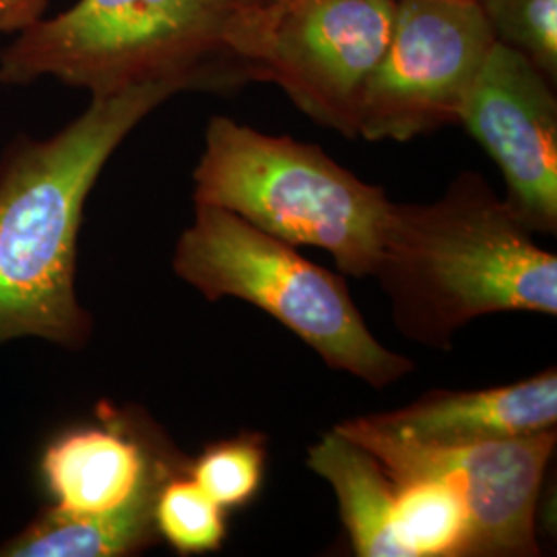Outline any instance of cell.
I'll list each match as a JSON object with an SVG mask.
<instances>
[{"mask_svg":"<svg viewBox=\"0 0 557 557\" xmlns=\"http://www.w3.org/2000/svg\"><path fill=\"white\" fill-rule=\"evenodd\" d=\"M386 438L455 446L556 428L557 370L481 391H432L403 409L351 418Z\"/></svg>","mask_w":557,"mask_h":557,"instance_id":"obj_11","label":"cell"},{"mask_svg":"<svg viewBox=\"0 0 557 557\" xmlns=\"http://www.w3.org/2000/svg\"><path fill=\"white\" fill-rule=\"evenodd\" d=\"M556 83L496 41L458 122L498 165L506 202L533 234L557 232Z\"/></svg>","mask_w":557,"mask_h":557,"instance_id":"obj_9","label":"cell"},{"mask_svg":"<svg viewBox=\"0 0 557 557\" xmlns=\"http://www.w3.org/2000/svg\"><path fill=\"white\" fill-rule=\"evenodd\" d=\"M269 32L230 0H77L0 52V83L54 79L89 98L151 83L234 91L264 83Z\"/></svg>","mask_w":557,"mask_h":557,"instance_id":"obj_3","label":"cell"},{"mask_svg":"<svg viewBox=\"0 0 557 557\" xmlns=\"http://www.w3.org/2000/svg\"><path fill=\"white\" fill-rule=\"evenodd\" d=\"M308 467L333 487L359 557H400L393 535L395 483L379 458L335 428L310 446Z\"/></svg>","mask_w":557,"mask_h":557,"instance_id":"obj_13","label":"cell"},{"mask_svg":"<svg viewBox=\"0 0 557 557\" xmlns=\"http://www.w3.org/2000/svg\"><path fill=\"white\" fill-rule=\"evenodd\" d=\"M50 0H0V34L20 36L46 17Z\"/></svg>","mask_w":557,"mask_h":557,"instance_id":"obj_18","label":"cell"},{"mask_svg":"<svg viewBox=\"0 0 557 557\" xmlns=\"http://www.w3.org/2000/svg\"><path fill=\"white\" fill-rule=\"evenodd\" d=\"M393 483V535L400 557H471L469 508L453 483L440 478Z\"/></svg>","mask_w":557,"mask_h":557,"instance_id":"obj_14","label":"cell"},{"mask_svg":"<svg viewBox=\"0 0 557 557\" xmlns=\"http://www.w3.org/2000/svg\"><path fill=\"white\" fill-rule=\"evenodd\" d=\"M225 508L211 498L186 465L163 481L156 502V529L180 556L218 552L227 535Z\"/></svg>","mask_w":557,"mask_h":557,"instance_id":"obj_15","label":"cell"},{"mask_svg":"<svg viewBox=\"0 0 557 557\" xmlns=\"http://www.w3.org/2000/svg\"><path fill=\"white\" fill-rule=\"evenodd\" d=\"M195 202L230 211L294 246L329 252L354 277H374L395 200L312 143L209 120L193 172Z\"/></svg>","mask_w":557,"mask_h":557,"instance_id":"obj_4","label":"cell"},{"mask_svg":"<svg viewBox=\"0 0 557 557\" xmlns=\"http://www.w3.org/2000/svg\"><path fill=\"white\" fill-rule=\"evenodd\" d=\"M374 277L403 337L425 347L450 349L492 314H557L556 255L475 172L434 202H393Z\"/></svg>","mask_w":557,"mask_h":557,"instance_id":"obj_2","label":"cell"},{"mask_svg":"<svg viewBox=\"0 0 557 557\" xmlns=\"http://www.w3.org/2000/svg\"><path fill=\"white\" fill-rule=\"evenodd\" d=\"M494 44L478 0H397L391 40L361 98L358 137L405 143L457 124Z\"/></svg>","mask_w":557,"mask_h":557,"instance_id":"obj_6","label":"cell"},{"mask_svg":"<svg viewBox=\"0 0 557 557\" xmlns=\"http://www.w3.org/2000/svg\"><path fill=\"white\" fill-rule=\"evenodd\" d=\"M267 442L259 434H242L207 446L186 462L188 475L225 510L248 504L262 485Z\"/></svg>","mask_w":557,"mask_h":557,"instance_id":"obj_16","label":"cell"},{"mask_svg":"<svg viewBox=\"0 0 557 557\" xmlns=\"http://www.w3.org/2000/svg\"><path fill=\"white\" fill-rule=\"evenodd\" d=\"M174 273L207 301L242 299L278 320L337 372L386 388L416 363L384 347L361 317L345 278L238 215L195 202Z\"/></svg>","mask_w":557,"mask_h":557,"instance_id":"obj_5","label":"cell"},{"mask_svg":"<svg viewBox=\"0 0 557 557\" xmlns=\"http://www.w3.org/2000/svg\"><path fill=\"white\" fill-rule=\"evenodd\" d=\"M170 83L89 98L48 139L20 135L0 156V345L41 338L81 349L91 317L77 296V239L85 202L106 163L161 103Z\"/></svg>","mask_w":557,"mask_h":557,"instance_id":"obj_1","label":"cell"},{"mask_svg":"<svg viewBox=\"0 0 557 557\" xmlns=\"http://www.w3.org/2000/svg\"><path fill=\"white\" fill-rule=\"evenodd\" d=\"M397 0H287L264 48L273 83L312 122L358 139L359 108L393 32Z\"/></svg>","mask_w":557,"mask_h":557,"instance_id":"obj_8","label":"cell"},{"mask_svg":"<svg viewBox=\"0 0 557 557\" xmlns=\"http://www.w3.org/2000/svg\"><path fill=\"white\" fill-rule=\"evenodd\" d=\"M234 7H238L239 11H244L246 15H252L257 20L273 23L278 9L287 2V0H230Z\"/></svg>","mask_w":557,"mask_h":557,"instance_id":"obj_19","label":"cell"},{"mask_svg":"<svg viewBox=\"0 0 557 557\" xmlns=\"http://www.w3.org/2000/svg\"><path fill=\"white\" fill-rule=\"evenodd\" d=\"M180 465L126 416L101 407L98 423L64 430L46 444L40 479L52 508L98 517L126 506Z\"/></svg>","mask_w":557,"mask_h":557,"instance_id":"obj_10","label":"cell"},{"mask_svg":"<svg viewBox=\"0 0 557 557\" xmlns=\"http://www.w3.org/2000/svg\"><path fill=\"white\" fill-rule=\"evenodd\" d=\"M335 428L379 458L393 481L440 478L453 483L469 508L471 557L539 556L537 502L556 450V428L455 446L386 438L354 419Z\"/></svg>","mask_w":557,"mask_h":557,"instance_id":"obj_7","label":"cell"},{"mask_svg":"<svg viewBox=\"0 0 557 557\" xmlns=\"http://www.w3.org/2000/svg\"><path fill=\"white\" fill-rule=\"evenodd\" d=\"M499 44L557 81V0H478Z\"/></svg>","mask_w":557,"mask_h":557,"instance_id":"obj_17","label":"cell"},{"mask_svg":"<svg viewBox=\"0 0 557 557\" xmlns=\"http://www.w3.org/2000/svg\"><path fill=\"white\" fill-rule=\"evenodd\" d=\"M184 465L153 479L137 498L114 512L75 517L46 508L21 533L0 547L7 557H124L135 556L160 541L156 502L163 481Z\"/></svg>","mask_w":557,"mask_h":557,"instance_id":"obj_12","label":"cell"}]
</instances>
